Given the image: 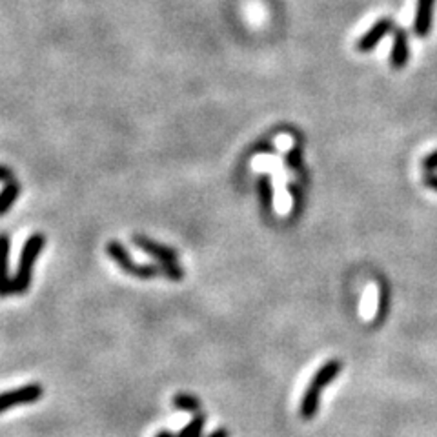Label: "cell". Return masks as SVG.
I'll return each instance as SVG.
<instances>
[{"label":"cell","instance_id":"3957f363","mask_svg":"<svg viewBox=\"0 0 437 437\" xmlns=\"http://www.w3.org/2000/svg\"><path fill=\"white\" fill-rule=\"evenodd\" d=\"M106 252L107 255L119 264L122 272H126L128 275L131 277H137V279H153L161 273V266L159 264H137L133 259H131V255L128 254L124 246L121 242L117 241H110L106 246Z\"/></svg>","mask_w":437,"mask_h":437},{"label":"cell","instance_id":"9a60e30c","mask_svg":"<svg viewBox=\"0 0 437 437\" xmlns=\"http://www.w3.org/2000/svg\"><path fill=\"white\" fill-rule=\"evenodd\" d=\"M421 166H423V170L426 171V174H429V171H437V150L424 157Z\"/></svg>","mask_w":437,"mask_h":437},{"label":"cell","instance_id":"ba28073f","mask_svg":"<svg viewBox=\"0 0 437 437\" xmlns=\"http://www.w3.org/2000/svg\"><path fill=\"white\" fill-rule=\"evenodd\" d=\"M436 0H417L414 18V33L417 37H426L432 30V11Z\"/></svg>","mask_w":437,"mask_h":437},{"label":"cell","instance_id":"d6986e66","mask_svg":"<svg viewBox=\"0 0 437 437\" xmlns=\"http://www.w3.org/2000/svg\"><path fill=\"white\" fill-rule=\"evenodd\" d=\"M386 304H389V294H386V290H383V294H381V301H379L381 313H377V319H383V317L386 315Z\"/></svg>","mask_w":437,"mask_h":437},{"label":"cell","instance_id":"8992f818","mask_svg":"<svg viewBox=\"0 0 437 437\" xmlns=\"http://www.w3.org/2000/svg\"><path fill=\"white\" fill-rule=\"evenodd\" d=\"M396 30V24H393L392 18H381V20H377V22L374 24V26L368 30V32L365 33V35L357 41L356 48L357 51H361V53H368V51H372V49L375 48V46L379 44L381 41H383L384 37L389 35L390 32H393Z\"/></svg>","mask_w":437,"mask_h":437},{"label":"cell","instance_id":"ac0fdd59","mask_svg":"<svg viewBox=\"0 0 437 437\" xmlns=\"http://www.w3.org/2000/svg\"><path fill=\"white\" fill-rule=\"evenodd\" d=\"M15 178V174L9 170L8 166L0 164V183H11Z\"/></svg>","mask_w":437,"mask_h":437},{"label":"cell","instance_id":"44dd1931","mask_svg":"<svg viewBox=\"0 0 437 437\" xmlns=\"http://www.w3.org/2000/svg\"><path fill=\"white\" fill-rule=\"evenodd\" d=\"M153 437H178L177 433L170 432V430H161V432H157Z\"/></svg>","mask_w":437,"mask_h":437},{"label":"cell","instance_id":"30bf717a","mask_svg":"<svg viewBox=\"0 0 437 437\" xmlns=\"http://www.w3.org/2000/svg\"><path fill=\"white\" fill-rule=\"evenodd\" d=\"M171 405L181 412H188V414H199L201 410V401L197 399L195 396L186 392L175 393L174 399H171Z\"/></svg>","mask_w":437,"mask_h":437},{"label":"cell","instance_id":"277c9868","mask_svg":"<svg viewBox=\"0 0 437 437\" xmlns=\"http://www.w3.org/2000/svg\"><path fill=\"white\" fill-rule=\"evenodd\" d=\"M44 396V389L39 383H30L13 390H6L0 393V414L11 410L15 406L33 405Z\"/></svg>","mask_w":437,"mask_h":437},{"label":"cell","instance_id":"9c48e42d","mask_svg":"<svg viewBox=\"0 0 437 437\" xmlns=\"http://www.w3.org/2000/svg\"><path fill=\"white\" fill-rule=\"evenodd\" d=\"M9 257V237L0 233V297H8L13 294V279L8 272Z\"/></svg>","mask_w":437,"mask_h":437},{"label":"cell","instance_id":"7a4b0ae2","mask_svg":"<svg viewBox=\"0 0 437 437\" xmlns=\"http://www.w3.org/2000/svg\"><path fill=\"white\" fill-rule=\"evenodd\" d=\"M44 246H46V237L42 235V233H33V235L24 242L22 254H20V259H18L17 275H15L13 279V294L20 295L30 288V285H32L33 266H35L37 257H39V254H41Z\"/></svg>","mask_w":437,"mask_h":437},{"label":"cell","instance_id":"5bb4252c","mask_svg":"<svg viewBox=\"0 0 437 437\" xmlns=\"http://www.w3.org/2000/svg\"><path fill=\"white\" fill-rule=\"evenodd\" d=\"M286 166L292 170H299L301 168V150L294 148L288 155H286Z\"/></svg>","mask_w":437,"mask_h":437},{"label":"cell","instance_id":"2e32d148","mask_svg":"<svg viewBox=\"0 0 437 437\" xmlns=\"http://www.w3.org/2000/svg\"><path fill=\"white\" fill-rule=\"evenodd\" d=\"M261 192H263V201L264 204H270V201H272V186H270V181H268V177H263V181H261Z\"/></svg>","mask_w":437,"mask_h":437},{"label":"cell","instance_id":"52a82bcc","mask_svg":"<svg viewBox=\"0 0 437 437\" xmlns=\"http://www.w3.org/2000/svg\"><path fill=\"white\" fill-rule=\"evenodd\" d=\"M410 41H408V32L403 27H396L393 30V41H392V51H390V66L393 70H403L408 63L410 57Z\"/></svg>","mask_w":437,"mask_h":437},{"label":"cell","instance_id":"ffe728a7","mask_svg":"<svg viewBox=\"0 0 437 437\" xmlns=\"http://www.w3.org/2000/svg\"><path fill=\"white\" fill-rule=\"evenodd\" d=\"M206 437H230V432H228L226 429H217V430H214L210 436H206Z\"/></svg>","mask_w":437,"mask_h":437},{"label":"cell","instance_id":"7c38bea8","mask_svg":"<svg viewBox=\"0 0 437 437\" xmlns=\"http://www.w3.org/2000/svg\"><path fill=\"white\" fill-rule=\"evenodd\" d=\"M206 414H195L193 415V419L184 426L181 432L177 433L178 437H202V430L206 426Z\"/></svg>","mask_w":437,"mask_h":437},{"label":"cell","instance_id":"4fadbf2b","mask_svg":"<svg viewBox=\"0 0 437 437\" xmlns=\"http://www.w3.org/2000/svg\"><path fill=\"white\" fill-rule=\"evenodd\" d=\"M161 266V273L170 279V281H183L184 277V270L178 266L177 263H168V264H159Z\"/></svg>","mask_w":437,"mask_h":437},{"label":"cell","instance_id":"5b68a950","mask_svg":"<svg viewBox=\"0 0 437 437\" xmlns=\"http://www.w3.org/2000/svg\"><path fill=\"white\" fill-rule=\"evenodd\" d=\"M131 241H133V244L137 246L138 250H143L144 254L152 255L153 259L159 261V264L177 263V252H175L174 248H170V246L159 244V242H155L153 239H150V237L146 235H141V233L133 235Z\"/></svg>","mask_w":437,"mask_h":437},{"label":"cell","instance_id":"e0dca14e","mask_svg":"<svg viewBox=\"0 0 437 437\" xmlns=\"http://www.w3.org/2000/svg\"><path fill=\"white\" fill-rule=\"evenodd\" d=\"M423 184L433 192H437V171H429V174L424 175L423 178Z\"/></svg>","mask_w":437,"mask_h":437},{"label":"cell","instance_id":"8fae6325","mask_svg":"<svg viewBox=\"0 0 437 437\" xmlns=\"http://www.w3.org/2000/svg\"><path fill=\"white\" fill-rule=\"evenodd\" d=\"M20 195V184L17 181H11L8 186L0 192V215L8 214L9 208L15 204V201Z\"/></svg>","mask_w":437,"mask_h":437},{"label":"cell","instance_id":"6da1fadb","mask_svg":"<svg viewBox=\"0 0 437 437\" xmlns=\"http://www.w3.org/2000/svg\"><path fill=\"white\" fill-rule=\"evenodd\" d=\"M343 370V361L339 359H332V361H326L325 365L315 372V375L312 377L308 389L304 390L303 399H301L299 414L303 419L310 421L313 419L319 412V403H321V393L322 390L332 383V381L337 377Z\"/></svg>","mask_w":437,"mask_h":437}]
</instances>
